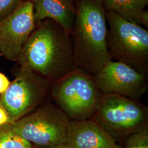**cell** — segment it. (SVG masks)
Returning <instances> with one entry per match:
<instances>
[{
  "label": "cell",
  "instance_id": "8fae6325",
  "mask_svg": "<svg viewBox=\"0 0 148 148\" xmlns=\"http://www.w3.org/2000/svg\"><path fill=\"white\" fill-rule=\"evenodd\" d=\"M30 1L36 24L45 19H51L71 34L75 16L74 0Z\"/></svg>",
  "mask_w": 148,
  "mask_h": 148
},
{
  "label": "cell",
  "instance_id": "d6986e66",
  "mask_svg": "<svg viewBox=\"0 0 148 148\" xmlns=\"http://www.w3.org/2000/svg\"><path fill=\"white\" fill-rule=\"evenodd\" d=\"M113 148H122V147L121 146V145H118V144H117L116 145L115 147H114Z\"/></svg>",
  "mask_w": 148,
  "mask_h": 148
},
{
  "label": "cell",
  "instance_id": "ba28073f",
  "mask_svg": "<svg viewBox=\"0 0 148 148\" xmlns=\"http://www.w3.org/2000/svg\"><path fill=\"white\" fill-rule=\"evenodd\" d=\"M93 77L102 94H115L138 101L148 90V75L119 62H108Z\"/></svg>",
  "mask_w": 148,
  "mask_h": 148
},
{
  "label": "cell",
  "instance_id": "277c9868",
  "mask_svg": "<svg viewBox=\"0 0 148 148\" xmlns=\"http://www.w3.org/2000/svg\"><path fill=\"white\" fill-rule=\"evenodd\" d=\"M101 95L93 76L76 68L52 83V96L70 121L91 118Z\"/></svg>",
  "mask_w": 148,
  "mask_h": 148
},
{
  "label": "cell",
  "instance_id": "44dd1931",
  "mask_svg": "<svg viewBox=\"0 0 148 148\" xmlns=\"http://www.w3.org/2000/svg\"><path fill=\"white\" fill-rule=\"evenodd\" d=\"M0 148H1V147H0Z\"/></svg>",
  "mask_w": 148,
  "mask_h": 148
},
{
  "label": "cell",
  "instance_id": "9a60e30c",
  "mask_svg": "<svg viewBox=\"0 0 148 148\" xmlns=\"http://www.w3.org/2000/svg\"><path fill=\"white\" fill-rule=\"evenodd\" d=\"M25 0H0V21L16 10Z\"/></svg>",
  "mask_w": 148,
  "mask_h": 148
},
{
  "label": "cell",
  "instance_id": "3957f363",
  "mask_svg": "<svg viewBox=\"0 0 148 148\" xmlns=\"http://www.w3.org/2000/svg\"><path fill=\"white\" fill-rule=\"evenodd\" d=\"M106 45L111 60L126 64L148 75V32L114 12L106 11Z\"/></svg>",
  "mask_w": 148,
  "mask_h": 148
},
{
  "label": "cell",
  "instance_id": "ac0fdd59",
  "mask_svg": "<svg viewBox=\"0 0 148 148\" xmlns=\"http://www.w3.org/2000/svg\"><path fill=\"white\" fill-rule=\"evenodd\" d=\"M52 148H70L69 146L66 144V143H61L56 146H54Z\"/></svg>",
  "mask_w": 148,
  "mask_h": 148
},
{
  "label": "cell",
  "instance_id": "ffe728a7",
  "mask_svg": "<svg viewBox=\"0 0 148 148\" xmlns=\"http://www.w3.org/2000/svg\"><path fill=\"white\" fill-rule=\"evenodd\" d=\"M144 1H147V2H148V0H144Z\"/></svg>",
  "mask_w": 148,
  "mask_h": 148
},
{
  "label": "cell",
  "instance_id": "e0dca14e",
  "mask_svg": "<svg viewBox=\"0 0 148 148\" xmlns=\"http://www.w3.org/2000/svg\"><path fill=\"white\" fill-rule=\"evenodd\" d=\"M10 123L9 115L4 107L0 103V126Z\"/></svg>",
  "mask_w": 148,
  "mask_h": 148
},
{
  "label": "cell",
  "instance_id": "8992f818",
  "mask_svg": "<svg viewBox=\"0 0 148 148\" xmlns=\"http://www.w3.org/2000/svg\"><path fill=\"white\" fill-rule=\"evenodd\" d=\"M70 120L57 106L46 103L11 123L13 130L39 147L52 148L65 143Z\"/></svg>",
  "mask_w": 148,
  "mask_h": 148
},
{
  "label": "cell",
  "instance_id": "9c48e42d",
  "mask_svg": "<svg viewBox=\"0 0 148 148\" xmlns=\"http://www.w3.org/2000/svg\"><path fill=\"white\" fill-rule=\"evenodd\" d=\"M36 25L33 5L30 0H25L0 21V56L17 62Z\"/></svg>",
  "mask_w": 148,
  "mask_h": 148
},
{
  "label": "cell",
  "instance_id": "7c38bea8",
  "mask_svg": "<svg viewBox=\"0 0 148 148\" xmlns=\"http://www.w3.org/2000/svg\"><path fill=\"white\" fill-rule=\"evenodd\" d=\"M106 11L115 13L128 21L148 28V12L144 0H103Z\"/></svg>",
  "mask_w": 148,
  "mask_h": 148
},
{
  "label": "cell",
  "instance_id": "7a4b0ae2",
  "mask_svg": "<svg viewBox=\"0 0 148 148\" xmlns=\"http://www.w3.org/2000/svg\"><path fill=\"white\" fill-rule=\"evenodd\" d=\"M75 16L71 37L75 67L94 76L108 62V30L103 0H74Z\"/></svg>",
  "mask_w": 148,
  "mask_h": 148
},
{
  "label": "cell",
  "instance_id": "52a82bcc",
  "mask_svg": "<svg viewBox=\"0 0 148 148\" xmlns=\"http://www.w3.org/2000/svg\"><path fill=\"white\" fill-rule=\"evenodd\" d=\"M52 82L27 68L20 66L16 78L0 96V103L12 123L46 103Z\"/></svg>",
  "mask_w": 148,
  "mask_h": 148
},
{
  "label": "cell",
  "instance_id": "4fadbf2b",
  "mask_svg": "<svg viewBox=\"0 0 148 148\" xmlns=\"http://www.w3.org/2000/svg\"><path fill=\"white\" fill-rule=\"evenodd\" d=\"M1 148H33L32 143L16 133L11 123L0 126Z\"/></svg>",
  "mask_w": 148,
  "mask_h": 148
},
{
  "label": "cell",
  "instance_id": "30bf717a",
  "mask_svg": "<svg viewBox=\"0 0 148 148\" xmlns=\"http://www.w3.org/2000/svg\"><path fill=\"white\" fill-rule=\"evenodd\" d=\"M65 143L70 148H113L117 145L111 134L92 118L70 121Z\"/></svg>",
  "mask_w": 148,
  "mask_h": 148
},
{
  "label": "cell",
  "instance_id": "2e32d148",
  "mask_svg": "<svg viewBox=\"0 0 148 148\" xmlns=\"http://www.w3.org/2000/svg\"><path fill=\"white\" fill-rule=\"evenodd\" d=\"M11 82L5 75L0 73V94H2L7 89Z\"/></svg>",
  "mask_w": 148,
  "mask_h": 148
},
{
  "label": "cell",
  "instance_id": "6da1fadb",
  "mask_svg": "<svg viewBox=\"0 0 148 148\" xmlns=\"http://www.w3.org/2000/svg\"><path fill=\"white\" fill-rule=\"evenodd\" d=\"M17 62L52 83L58 81L76 69L70 34L52 20L39 22Z\"/></svg>",
  "mask_w": 148,
  "mask_h": 148
},
{
  "label": "cell",
  "instance_id": "5bb4252c",
  "mask_svg": "<svg viewBox=\"0 0 148 148\" xmlns=\"http://www.w3.org/2000/svg\"><path fill=\"white\" fill-rule=\"evenodd\" d=\"M122 148H148V128L130 135Z\"/></svg>",
  "mask_w": 148,
  "mask_h": 148
},
{
  "label": "cell",
  "instance_id": "5b68a950",
  "mask_svg": "<svg viewBox=\"0 0 148 148\" xmlns=\"http://www.w3.org/2000/svg\"><path fill=\"white\" fill-rule=\"evenodd\" d=\"M91 118L113 137L129 136L148 128V108L138 101L121 95L102 94Z\"/></svg>",
  "mask_w": 148,
  "mask_h": 148
}]
</instances>
